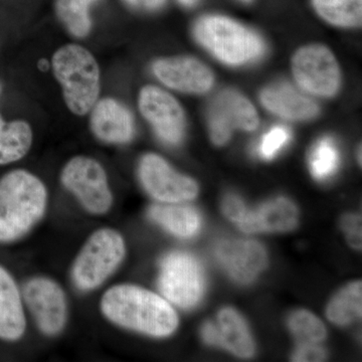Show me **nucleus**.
Listing matches in <instances>:
<instances>
[{"instance_id": "nucleus-1", "label": "nucleus", "mask_w": 362, "mask_h": 362, "mask_svg": "<svg viewBox=\"0 0 362 362\" xmlns=\"http://www.w3.org/2000/svg\"><path fill=\"white\" fill-rule=\"evenodd\" d=\"M101 311L116 325L154 337L173 334L178 316L168 300L139 286L122 284L107 290Z\"/></svg>"}, {"instance_id": "nucleus-2", "label": "nucleus", "mask_w": 362, "mask_h": 362, "mask_svg": "<svg viewBox=\"0 0 362 362\" xmlns=\"http://www.w3.org/2000/svg\"><path fill=\"white\" fill-rule=\"evenodd\" d=\"M44 183L26 170L11 171L0 180V243L21 239L44 216Z\"/></svg>"}, {"instance_id": "nucleus-3", "label": "nucleus", "mask_w": 362, "mask_h": 362, "mask_svg": "<svg viewBox=\"0 0 362 362\" xmlns=\"http://www.w3.org/2000/svg\"><path fill=\"white\" fill-rule=\"evenodd\" d=\"M52 70L71 113L83 116L92 110L100 93V69L93 54L81 45H64L52 57Z\"/></svg>"}, {"instance_id": "nucleus-4", "label": "nucleus", "mask_w": 362, "mask_h": 362, "mask_svg": "<svg viewBox=\"0 0 362 362\" xmlns=\"http://www.w3.org/2000/svg\"><path fill=\"white\" fill-rule=\"evenodd\" d=\"M197 40L228 65L255 61L265 52L263 40L237 21L220 16L202 18L194 26Z\"/></svg>"}, {"instance_id": "nucleus-5", "label": "nucleus", "mask_w": 362, "mask_h": 362, "mask_svg": "<svg viewBox=\"0 0 362 362\" xmlns=\"http://www.w3.org/2000/svg\"><path fill=\"white\" fill-rule=\"evenodd\" d=\"M122 235L113 228L96 230L85 243L75 259L71 277L82 291L96 289L103 284L125 257Z\"/></svg>"}, {"instance_id": "nucleus-6", "label": "nucleus", "mask_w": 362, "mask_h": 362, "mask_svg": "<svg viewBox=\"0 0 362 362\" xmlns=\"http://www.w3.org/2000/svg\"><path fill=\"white\" fill-rule=\"evenodd\" d=\"M61 180L89 213L104 214L111 209L113 194L108 178L103 166L95 159L74 157L62 171Z\"/></svg>"}, {"instance_id": "nucleus-7", "label": "nucleus", "mask_w": 362, "mask_h": 362, "mask_svg": "<svg viewBox=\"0 0 362 362\" xmlns=\"http://www.w3.org/2000/svg\"><path fill=\"white\" fill-rule=\"evenodd\" d=\"M159 289L168 301L188 309L199 303L204 294V271L199 262L183 252H169L160 264Z\"/></svg>"}, {"instance_id": "nucleus-8", "label": "nucleus", "mask_w": 362, "mask_h": 362, "mask_svg": "<svg viewBox=\"0 0 362 362\" xmlns=\"http://www.w3.org/2000/svg\"><path fill=\"white\" fill-rule=\"evenodd\" d=\"M292 69L298 84L312 94L332 96L339 88V66L332 52L323 45L300 49L293 58Z\"/></svg>"}, {"instance_id": "nucleus-9", "label": "nucleus", "mask_w": 362, "mask_h": 362, "mask_svg": "<svg viewBox=\"0 0 362 362\" xmlns=\"http://www.w3.org/2000/svg\"><path fill=\"white\" fill-rule=\"evenodd\" d=\"M139 177L143 187L153 199L166 204L190 201L199 192L194 180L178 173L157 154L143 157Z\"/></svg>"}, {"instance_id": "nucleus-10", "label": "nucleus", "mask_w": 362, "mask_h": 362, "mask_svg": "<svg viewBox=\"0 0 362 362\" xmlns=\"http://www.w3.org/2000/svg\"><path fill=\"white\" fill-rule=\"evenodd\" d=\"M23 298L44 334L52 337L64 329L68 310L61 286L51 279H30L23 287Z\"/></svg>"}, {"instance_id": "nucleus-11", "label": "nucleus", "mask_w": 362, "mask_h": 362, "mask_svg": "<svg viewBox=\"0 0 362 362\" xmlns=\"http://www.w3.org/2000/svg\"><path fill=\"white\" fill-rule=\"evenodd\" d=\"M209 130L214 144L228 141L233 130L252 131L259 125V116L251 102L235 90H226L214 98L209 109Z\"/></svg>"}, {"instance_id": "nucleus-12", "label": "nucleus", "mask_w": 362, "mask_h": 362, "mask_svg": "<svg viewBox=\"0 0 362 362\" xmlns=\"http://www.w3.org/2000/svg\"><path fill=\"white\" fill-rule=\"evenodd\" d=\"M138 104L142 115L161 140L173 145L181 141L185 133V113L175 98L154 86H146L140 92Z\"/></svg>"}, {"instance_id": "nucleus-13", "label": "nucleus", "mask_w": 362, "mask_h": 362, "mask_svg": "<svg viewBox=\"0 0 362 362\" xmlns=\"http://www.w3.org/2000/svg\"><path fill=\"white\" fill-rule=\"evenodd\" d=\"M214 255L230 277L242 284L252 282L268 262L264 247L252 240H221Z\"/></svg>"}, {"instance_id": "nucleus-14", "label": "nucleus", "mask_w": 362, "mask_h": 362, "mask_svg": "<svg viewBox=\"0 0 362 362\" xmlns=\"http://www.w3.org/2000/svg\"><path fill=\"white\" fill-rule=\"evenodd\" d=\"M153 73L168 88L185 93H206L214 83L209 69L189 57L158 59L153 64Z\"/></svg>"}, {"instance_id": "nucleus-15", "label": "nucleus", "mask_w": 362, "mask_h": 362, "mask_svg": "<svg viewBox=\"0 0 362 362\" xmlns=\"http://www.w3.org/2000/svg\"><path fill=\"white\" fill-rule=\"evenodd\" d=\"M90 121V129L101 141L123 144L134 134V121L129 110L111 98L94 105Z\"/></svg>"}, {"instance_id": "nucleus-16", "label": "nucleus", "mask_w": 362, "mask_h": 362, "mask_svg": "<svg viewBox=\"0 0 362 362\" xmlns=\"http://www.w3.org/2000/svg\"><path fill=\"white\" fill-rule=\"evenodd\" d=\"M298 209L285 197H276L252 211L247 209L238 226L246 233L288 232L298 223Z\"/></svg>"}, {"instance_id": "nucleus-17", "label": "nucleus", "mask_w": 362, "mask_h": 362, "mask_svg": "<svg viewBox=\"0 0 362 362\" xmlns=\"http://www.w3.org/2000/svg\"><path fill=\"white\" fill-rule=\"evenodd\" d=\"M25 311L18 286L11 274L0 266V338L16 341L25 334Z\"/></svg>"}, {"instance_id": "nucleus-18", "label": "nucleus", "mask_w": 362, "mask_h": 362, "mask_svg": "<svg viewBox=\"0 0 362 362\" xmlns=\"http://www.w3.org/2000/svg\"><path fill=\"white\" fill-rule=\"evenodd\" d=\"M264 106L276 115L291 120H307L318 113L315 102L288 84L271 86L261 94Z\"/></svg>"}, {"instance_id": "nucleus-19", "label": "nucleus", "mask_w": 362, "mask_h": 362, "mask_svg": "<svg viewBox=\"0 0 362 362\" xmlns=\"http://www.w3.org/2000/svg\"><path fill=\"white\" fill-rule=\"evenodd\" d=\"M148 216L168 232L182 239L194 237L201 230V216L194 207L156 204L148 209Z\"/></svg>"}, {"instance_id": "nucleus-20", "label": "nucleus", "mask_w": 362, "mask_h": 362, "mask_svg": "<svg viewBox=\"0 0 362 362\" xmlns=\"http://www.w3.org/2000/svg\"><path fill=\"white\" fill-rule=\"evenodd\" d=\"M220 346L226 347L235 356L250 357L254 354V341L243 317L232 308L218 313V325Z\"/></svg>"}, {"instance_id": "nucleus-21", "label": "nucleus", "mask_w": 362, "mask_h": 362, "mask_svg": "<svg viewBox=\"0 0 362 362\" xmlns=\"http://www.w3.org/2000/svg\"><path fill=\"white\" fill-rule=\"evenodd\" d=\"M33 143V130L28 123L16 120L6 123L0 116V165L20 160Z\"/></svg>"}, {"instance_id": "nucleus-22", "label": "nucleus", "mask_w": 362, "mask_h": 362, "mask_svg": "<svg viewBox=\"0 0 362 362\" xmlns=\"http://www.w3.org/2000/svg\"><path fill=\"white\" fill-rule=\"evenodd\" d=\"M362 286L361 281L341 290L328 305L327 317L337 325H347L361 318L362 313Z\"/></svg>"}, {"instance_id": "nucleus-23", "label": "nucleus", "mask_w": 362, "mask_h": 362, "mask_svg": "<svg viewBox=\"0 0 362 362\" xmlns=\"http://www.w3.org/2000/svg\"><path fill=\"white\" fill-rule=\"evenodd\" d=\"M317 13L332 25H361L362 0H313Z\"/></svg>"}, {"instance_id": "nucleus-24", "label": "nucleus", "mask_w": 362, "mask_h": 362, "mask_svg": "<svg viewBox=\"0 0 362 362\" xmlns=\"http://www.w3.org/2000/svg\"><path fill=\"white\" fill-rule=\"evenodd\" d=\"M97 0H57V13L71 35L86 37L90 30L89 7Z\"/></svg>"}, {"instance_id": "nucleus-25", "label": "nucleus", "mask_w": 362, "mask_h": 362, "mask_svg": "<svg viewBox=\"0 0 362 362\" xmlns=\"http://www.w3.org/2000/svg\"><path fill=\"white\" fill-rule=\"evenodd\" d=\"M310 170L316 180H324L334 175L339 165V152L333 139L329 137L321 138L312 149Z\"/></svg>"}, {"instance_id": "nucleus-26", "label": "nucleus", "mask_w": 362, "mask_h": 362, "mask_svg": "<svg viewBox=\"0 0 362 362\" xmlns=\"http://www.w3.org/2000/svg\"><path fill=\"white\" fill-rule=\"evenodd\" d=\"M289 327L301 343H318L326 337L324 324L310 312H294L289 318Z\"/></svg>"}, {"instance_id": "nucleus-27", "label": "nucleus", "mask_w": 362, "mask_h": 362, "mask_svg": "<svg viewBox=\"0 0 362 362\" xmlns=\"http://www.w3.org/2000/svg\"><path fill=\"white\" fill-rule=\"evenodd\" d=\"M291 134L285 126H276L269 130L262 138L259 145V156L265 159H272L277 156L281 149L289 142Z\"/></svg>"}, {"instance_id": "nucleus-28", "label": "nucleus", "mask_w": 362, "mask_h": 362, "mask_svg": "<svg viewBox=\"0 0 362 362\" xmlns=\"http://www.w3.org/2000/svg\"><path fill=\"white\" fill-rule=\"evenodd\" d=\"M341 228L350 246L361 250V216L359 214H346L342 218Z\"/></svg>"}, {"instance_id": "nucleus-29", "label": "nucleus", "mask_w": 362, "mask_h": 362, "mask_svg": "<svg viewBox=\"0 0 362 362\" xmlns=\"http://www.w3.org/2000/svg\"><path fill=\"white\" fill-rule=\"evenodd\" d=\"M223 214L228 220L235 223V225L240 223L246 214L247 207L245 202L242 201L240 197L235 194H228L223 199V204H221Z\"/></svg>"}, {"instance_id": "nucleus-30", "label": "nucleus", "mask_w": 362, "mask_h": 362, "mask_svg": "<svg viewBox=\"0 0 362 362\" xmlns=\"http://www.w3.org/2000/svg\"><path fill=\"white\" fill-rule=\"evenodd\" d=\"M326 354L317 343H300L293 354L294 361H323Z\"/></svg>"}, {"instance_id": "nucleus-31", "label": "nucleus", "mask_w": 362, "mask_h": 362, "mask_svg": "<svg viewBox=\"0 0 362 362\" xmlns=\"http://www.w3.org/2000/svg\"><path fill=\"white\" fill-rule=\"evenodd\" d=\"M202 335L207 344L220 345L218 328L214 323L207 322L204 324L202 329Z\"/></svg>"}, {"instance_id": "nucleus-32", "label": "nucleus", "mask_w": 362, "mask_h": 362, "mask_svg": "<svg viewBox=\"0 0 362 362\" xmlns=\"http://www.w3.org/2000/svg\"><path fill=\"white\" fill-rule=\"evenodd\" d=\"M126 2L134 6H142L148 9H156L164 4L165 0H125Z\"/></svg>"}, {"instance_id": "nucleus-33", "label": "nucleus", "mask_w": 362, "mask_h": 362, "mask_svg": "<svg viewBox=\"0 0 362 362\" xmlns=\"http://www.w3.org/2000/svg\"><path fill=\"white\" fill-rule=\"evenodd\" d=\"M180 2L181 4H185V6H192V4H194L195 2H197V0H180Z\"/></svg>"}, {"instance_id": "nucleus-34", "label": "nucleus", "mask_w": 362, "mask_h": 362, "mask_svg": "<svg viewBox=\"0 0 362 362\" xmlns=\"http://www.w3.org/2000/svg\"><path fill=\"white\" fill-rule=\"evenodd\" d=\"M244 1H247V2H249V1H251V0H244Z\"/></svg>"}]
</instances>
